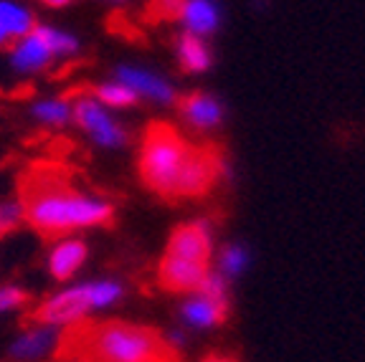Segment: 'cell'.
<instances>
[{"label": "cell", "mask_w": 365, "mask_h": 362, "mask_svg": "<svg viewBox=\"0 0 365 362\" xmlns=\"http://www.w3.org/2000/svg\"><path fill=\"white\" fill-rule=\"evenodd\" d=\"M29 299V296L23 294L21 289L16 286H8V289H0V311H6V309H13V306L23 304V301Z\"/></svg>", "instance_id": "cb8c5ba5"}, {"label": "cell", "mask_w": 365, "mask_h": 362, "mask_svg": "<svg viewBox=\"0 0 365 362\" xmlns=\"http://www.w3.org/2000/svg\"><path fill=\"white\" fill-rule=\"evenodd\" d=\"M178 58H180L182 71H188V74L208 71L213 63L211 51H208L205 41L198 38V36H190V33H182L180 38H178Z\"/></svg>", "instance_id": "9a60e30c"}, {"label": "cell", "mask_w": 365, "mask_h": 362, "mask_svg": "<svg viewBox=\"0 0 365 362\" xmlns=\"http://www.w3.org/2000/svg\"><path fill=\"white\" fill-rule=\"evenodd\" d=\"M182 23H185V33L190 36H211L218 29V8L213 3H205V0H188V3H180V13H178Z\"/></svg>", "instance_id": "8fae6325"}, {"label": "cell", "mask_w": 365, "mask_h": 362, "mask_svg": "<svg viewBox=\"0 0 365 362\" xmlns=\"http://www.w3.org/2000/svg\"><path fill=\"white\" fill-rule=\"evenodd\" d=\"M74 117L94 140L107 145V148H120V145H125V140H127L125 130L114 125L112 117H107V114L102 112V107H99L94 99H89V96L76 99Z\"/></svg>", "instance_id": "52a82bcc"}, {"label": "cell", "mask_w": 365, "mask_h": 362, "mask_svg": "<svg viewBox=\"0 0 365 362\" xmlns=\"http://www.w3.org/2000/svg\"><path fill=\"white\" fill-rule=\"evenodd\" d=\"M226 317H228V301H213L195 294L193 299H188L182 304V319L190 327H198V329L218 327V324L226 322Z\"/></svg>", "instance_id": "30bf717a"}, {"label": "cell", "mask_w": 365, "mask_h": 362, "mask_svg": "<svg viewBox=\"0 0 365 362\" xmlns=\"http://www.w3.org/2000/svg\"><path fill=\"white\" fill-rule=\"evenodd\" d=\"M84 259H86V246L81 241H76V238H71V241H63V244H58L53 249L51 259H48V272H51L53 279L63 281V279L74 276L76 269L84 264Z\"/></svg>", "instance_id": "5bb4252c"}, {"label": "cell", "mask_w": 365, "mask_h": 362, "mask_svg": "<svg viewBox=\"0 0 365 362\" xmlns=\"http://www.w3.org/2000/svg\"><path fill=\"white\" fill-rule=\"evenodd\" d=\"M208 264H195V261L175 259V256H163L158 267V281L168 291L175 294H188V291H198L203 279L208 276Z\"/></svg>", "instance_id": "8992f818"}, {"label": "cell", "mask_w": 365, "mask_h": 362, "mask_svg": "<svg viewBox=\"0 0 365 362\" xmlns=\"http://www.w3.org/2000/svg\"><path fill=\"white\" fill-rule=\"evenodd\" d=\"M97 96L109 107H132L137 102V94L122 84H104L97 89Z\"/></svg>", "instance_id": "ac0fdd59"}, {"label": "cell", "mask_w": 365, "mask_h": 362, "mask_svg": "<svg viewBox=\"0 0 365 362\" xmlns=\"http://www.w3.org/2000/svg\"><path fill=\"white\" fill-rule=\"evenodd\" d=\"M91 309V294L89 284L86 286L68 289L63 294L53 296L46 304H41L34 314H29V322H38L41 327H51V324H74Z\"/></svg>", "instance_id": "277c9868"}, {"label": "cell", "mask_w": 365, "mask_h": 362, "mask_svg": "<svg viewBox=\"0 0 365 362\" xmlns=\"http://www.w3.org/2000/svg\"><path fill=\"white\" fill-rule=\"evenodd\" d=\"M249 264V254H246L244 246H226L221 251V276H239L241 272Z\"/></svg>", "instance_id": "e0dca14e"}, {"label": "cell", "mask_w": 365, "mask_h": 362, "mask_svg": "<svg viewBox=\"0 0 365 362\" xmlns=\"http://www.w3.org/2000/svg\"><path fill=\"white\" fill-rule=\"evenodd\" d=\"M23 218L46 238L112 223V205L74 187L61 165H34L18 182Z\"/></svg>", "instance_id": "6da1fadb"}, {"label": "cell", "mask_w": 365, "mask_h": 362, "mask_svg": "<svg viewBox=\"0 0 365 362\" xmlns=\"http://www.w3.org/2000/svg\"><path fill=\"white\" fill-rule=\"evenodd\" d=\"M193 148L168 122H153L145 132L140 150V177L153 192L163 198H178V185Z\"/></svg>", "instance_id": "3957f363"}, {"label": "cell", "mask_w": 365, "mask_h": 362, "mask_svg": "<svg viewBox=\"0 0 365 362\" xmlns=\"http://www.w3.org/2000/svg\"><path fill=\"white\" fill-rule=\"evenodd\" d=\"M56 362H180V352L153 327L79 319L58 337Z\"/></svg>", "instance_id": "7a4b0ae2"}, {"label": "cell", "mask_w": 365, "mask_h": 362, "mask_svg": "<svg viewBox=\"0 0 365 362\" xmlns=\"http://www.w3.org/2000/svg\"><path fill=\"white\" fill-rule=\"evenodd\" d=\"M23 221V210L18 203H3L0 205V228H13Z\"/></svg>", "instance_id": "603a6c76"}, {"label": "cell", "mask_w": 365, "mask_h": 362, "mask_svg": "<svg viewBox=\"0 0 365 362\" xmlns=\"http://www.w3.org/2000/svg\"><path fill=\"white\" fill-rule=\"evenodd\" d=\"M120 79H122V86L132 89L137 96L140 94L153 96L158 102H173V99H175V91H173L170 84H165V81L158 79V76L148 74V71H140V68H120Z\"/></svg>", "instance_id": "4fadbf2b"}, {"label": "cell", "mask_w": 365, "mask_h": 362, "mask_svg": "<svg viewBox=\"0 0 365 362\" xmlns=\"http://www.w3.org/2000/svg\"><path fill=\"white\" fill-rule=\"evenodd\" d=\"M0 233H3V228H0Z\"/></svg>", "instance_id": "484cf974"}, {"label": "cell", "mask_w": 365, "mask_h": 362, "mask_svg": "<svg viewBox=\"0 0 365 362\" xmlns=\"http://www.w3.org/2000/svg\"><path fill=\"white\" fill-rule=\"evenodd\" d=\"M51 58H53V53H51V48L46 46L43 36L38 33V26L13 48V63H16V68H21V71L43 68Z\"/></svg>", "instance_id": "7c38bea8"}, {"label": "cell", "mask_w": 365, "mask_h": 362, "mask_svg": "<svg viewBox=\"0 0 365 362\" xmlns=\"http://www.w3.org/2000/svg\"><path fill=\"white\" fill-rule=\"evenodd\" d=\"M200 362H239L234 355H226V352H211V355H205Z\"/></svg>", "instance_id": "d4e9b609"}, {"label": "cell", "mask_w": 365, "mask_h": 362, "mask_svg": "<svg viewBox=\"0 0 365 362\" xmlns=\"http://www.w3.org/2000/svg\"><path fill=\"white\" fill-rule=\"evenodd\" d=\"M36 29L34 16L13 3H0V48H13Z\"/></svg>", "instance_id": "9c48e42d"}, {"label": "cell", "mask_w": 365, "mask_h": 362, "mask_svg": "<svg viewBox=\"0 0 365 362\" xmlns=\"http://www.w3.org/2000/svg\"><path fill=\"white\" fill-rule=\"evenodd\" d=\"M56 342H58V337L51 327H36V329H29V332L13 345V355H16L18 360H36V357H41L43 352L51 350Z\"/></svg>", "instance_id": "2e32d148"}, {"label": "cell", "mask_w": 365, "mask_h": 362, "mask_svg": "<svg viewBox=\"0 0 365 362\" xmlns=\"http://www.w3.org/2000/svg\"><path fill=\"white\" fill-rule=\"evenodd\" d=\"M36 117L43 119V122H51V125H63L68 119V104L66 102H43L34 109Z\"/></svg>", "instance_id": "7402d4cb"}, {"label": "cell", "mask_w": 365, "mask_h": 362, "mask_svg": "<svg viewBox=\"0 0 365 362\" xmlns=\"http://www.w3.org/2000/svg\"><path fill=\"white\" fill-rule=\"evenodd\" d=\"M165 256L195 261V264H208L211 261V228H208V223L195 221L178 226L170 233Z\"/></svg>", "instance_id": "5b68a950"}, {"label": "cell", "mask_w": 365, "mask_h": 362, "mask_svg": "<svg viewBox=\"0 0 365 362\" xmlns=\"http://www.w3.org/2000/svg\"><path fill=\"white\" fill-rule=\"evenodd\" d=\"M89 294H91V306H104V304H112L114 299H120L122 286L114 281L89 284Z\"/></svg>", "instance_id": "44dd1931"}, {"label": "cell", "mask_w": 365, "mask_h": 362, "mask_svg": "<svg viewBox=\"0 0 365 362\" xmlns=\"http://www.w3.org/2000/svg\"><path fill=\"white\" fill-rule=\"evenodd\" d=\"M198 294L205 296V299H213V301H228V289H226V279L221 274H213L208 272V276L203 279L200 284Z\"/></svg>", "instance_id": "ffe728a7"}, {"label": "cell", "mask_w": 365, "mask_h": 362, "mask_svg": "<svg viewBox=\"0 0 365 362\" xmlns=\"http://www.w3.org/2000/svg\"><path fill=\"white\" fill-rule=\"evenodd\" d=\"M180 112L182 117L188 119L190 125L200 132H208V130H216L221 125L223 119V107L208 94H190V96H182L180 102Z\"/></svg>", "instance_id": "ba28073f"}, {"label": "cell", "mask_w": 365, "mask_h": 362, "mask_svg": "<svg viewBox=\"0 0 365 362\" xmlns=\"http://www.w3.org/2000/svg\"><path fill=\"white\" fill-rule=\"evenodd\" d=\"M38 33L43 36L46 46L51 48L53 56H68V53L76 51V41L66 33H58V31L48 29V26H38Z\"/></svg>", "instance_id": "d6986e66"}]
</instances>
